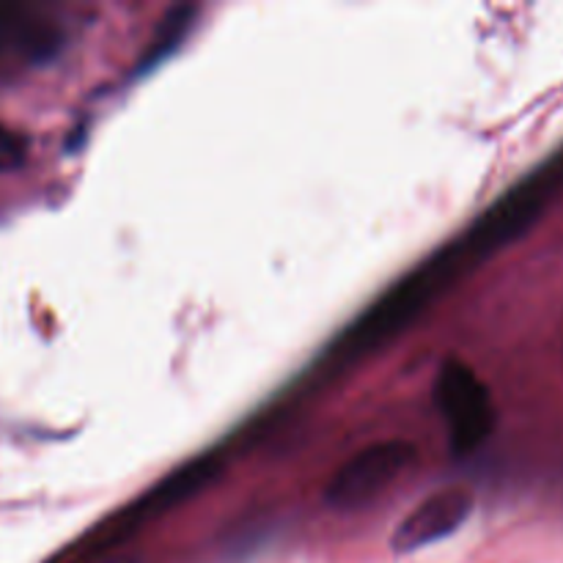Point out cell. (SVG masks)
Returning <instances> with one entry per match:
<instances>
[{
    "mask_svg": "<svg viewBox=\"0 0 563 563\" xmlns=\"http://www.w3.org/2000/svg\"><path fill=\"white\" fill-rule=\"evenodd\" d=\"M58 47V31L44 25L22 5H0V49H16L27 58H44Z\"/></svg>",
    "mask_w": 563,
    "mask_h": 563,
    "instance_id": "obj_7",
    "label": "cell"
},
{
    "mask_svg": "<svg viewBox=\"0 0 563 563\" xmlns=\"http://www.w3.org/2000/svg\"><path fill=\"white\" fill-rule=\"evenodd\" d=\"M438 405L443 410L454 454H471L493 432L495 407L487 385L467 363L456 357L445 361L440 368Z\"/></svg>",
    "mask_w": 563,
    "mask_h": 563,
    "instance_id": "obj_2",
    "label": "cell"
},
{
    "mask_svg": "<svg viewBox=\"0 0 563 563\" xmlns=\"http://www.w3.org/2000/svg\"><path fill=\"white\" fill-rule=\"evenodd\" d=\"M220 462L214 456H203V460L190 462V465L179 467L174 476L163 478L154 489H148L141 500L130 506V509L121 511L113 522L108 526V539L115 542V539L130 537L135 528H141L146 520H154V517L165 515L174 506L185 504L187 498L201 493L214 476H218Z\"/></svg>",
    "mask_w": 563,
    "mask_h": 563,
    "instance_id": "obj_6",
    "label": "cell"
},
{
    "mask_svg": "<svg viewBox=\"0 0 563 563\" xmlns=\"http://www.w3.org/2000/svg\"><path fill=\"white\" fill-rule=\"evenodd\" d=\"M553 170H544L537 174L533 179L522 181L520 187L509 192V196L500 198L487 214L476 223V229L460 242L465 256H487V253L498 251L506 242H511L515 236H520L528 225L537 220V214L542 212L544 201H548L550 190L555 185Z\"/></svg>",
    "mask_w": 563,
    "mask_h": 563,
    "instance_id": "obj_4",
    "label": "cell"
},
{
    "mask_svg": "<svg viewBox=\"0 0 563 563\" xmlns=\"http://www.w3.org/2000/svg\"><path fill=\"white\" fill-rule=\"evenodd\" d=\"M192 14H196V11H192L190 5H179V9H174L168 16H165L157 36L152 38V44L146 47V55H143L141 64H137L141 66V71L154 69L159 60H165L176 47H179L181 38L187 36V27H190Z\"/></svg>",
    "mask_w": 563,
    "mask_h": 563,
    "instance_id": "obj_8",
    "label": "cell"
},
{
    "mask_svg": "<svg viewBox=\"0 0 563 563\" xmlns=\"http://www.w3.org/2000/svg\"><path fill=\"white\" fill-rule=\"evenodd\" d=\"M465 262L467 256L462 245H454L440 253V256H434L432 262L423 264V267H418L396 289H390L383 300L374 302L372 311H366L352 324L344 341L335 346V352L344 361H355V357L368 355L377 346L388 344L394 335H399L429 306L432 297H438L445 289V284H451V278L460 273Z\"/></svg>",
    "mask_w": 563,
    "mask_h": 563,
    "instance_id": "obj_1",
    "label": "cell"
},
{
    "mask_svg": "<svg viewBox=\"0 0 563 563\" xmlns=\"http://www.w3.org/2000/svg\"><path fill=\"white\" fill-rule=\"evenodd\" d=\"M416 456V449L410 443H377L372 449L361 451L352 456L344 467L333 476L324 500L328 506L339 511L361 509V506L372 504L377 495H383Z\"/></svg>",
    "mask_w": 563,
    "mask_h": 563,
    "instance_id": "obj_3",
    "label": "cell"
},
{
    "mask_svg": "<svg viewBox=\"0 0 563 563\" xmlns=\"http://www.w3.org/2000/svg\"><path fill=\"white\" fill-rule=\"evenodd\" d=\"M473 511V495L465 489H443L434 493L418 506L416 511L405 517L396 528L390 548L399 555L418 553L434 542H443L445 537L460 531Z\"/></svg>",
    "mask_w": 563,
    "mask_h": 563,
    "instance_id": "obj_5",
    "label": "cell"
}]
</instances>
